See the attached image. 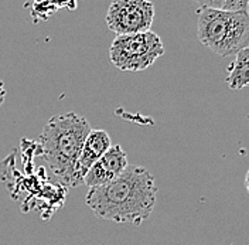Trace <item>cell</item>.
Masks as SVG:
<instances>
[{"label": "cell", "mask_w": 249, "mask_h": 245, "mask_svg": "<svg viewBox=\"0 0 249 245\" xmlns=\"http://www.w3.org/2000/svg\"><path fill=\"white\" fill-rule=\"evenodd\" d=\"M157 187L153 174L142 166H127L110 183L89 188L85 203L101 220L140 226L156 206Z\"/></svg>", "instance_id": "1"}, {"label": "cell", "mask_w": 249, "mask_h": 245, "mask_svg": "<svg viewBox=\"0 0 249 245\" xmlns=\"http://www.w3.org/2000/svg\"><path fill=\"white\" fill-rule=\"evenodd\" d=\"M91 129L87 118L75 112H67L50 118L41 131L38 138L40 156L46 160L51 176L64 187L79 184L75 166Z\"/></svg>", "instance_id": "2"}, {"label": "cell", "mask_w": 249, "mask_h": 245, "mask_svg": "<svg viewBox=\"0 0 249 245\" xmlns=\"http://www.w3.org/2000/svg\"><path fill=\"white\" fill-rule=\"evenodd\" d=\"M197 37L217 56H236L249 47V10L198 9Z\"/></svg>", "instance_id": "3"}, {"label": "cell", "mask_w": 249, "mask_h": 245, "mask_svg": "<svg viewBox=\"0 0 249 245\" xmlns=\"http://www.w3.org/2000/svg\"><path fill=\"white\" fill-rule=\"evenodd\" d=\"M164 54L161 38L155 31L116 36L109 48L110 62L121 71L139 73L152 67Z\"/></svg>", "instance_id": "4"}, {"label": "cell", "mask_w": 249, "mask_h": 245, "mask_svg": "<svg viewBox=\"0 0 249 245\" xmlns=\"http://www.w3.org/2000/svg\"><path fill=\"white\" fill-rule=\"evenodd\" d=\"M155 20L150 0H112L105 17L107 26L116 36L149 31Z\"/></svg>", "instance_id": "5"}, {"label": "cell", "mask_w": 249, "mask_h": 245, "mask_svg": "<svg viewBox=\"0 0 249 245\" xmlns=\"http://www.w3.org/2000/svg\"><path fill=\"white\" fill-rule=\"evenodd\" d=\"M127 166V154L122 149V146L112 145L108 152L102 154L89 168L87 174L84 176L82 183L89 188L108 184L119 177Z\"/></svg>", "instance_id": "6"}, {"label": "cell", "mask_w": 249, "mask_h": 245, "mask_svg": "<svg viewBox=\"0 0 249 245\" xmlns=\"http://www.w3.org/2000/svg\"><path fill=\"white\" fill-rule=\"evenodd\" d=\"M110 146H112V140L107 131L91 129V132L88 133V136L82 145L81 153L77 160V166H75V176L79 183H82L84 176L87 174L89 168L102 154L108 152Z\"/></svg>", "instance_id": "7"}, {"label": "cell", "mask_w": 249, "mask_h": 245, "mask_svg": "<svg viewBox=\"0 0 249 245\" xmlns=\"http://www.w3.org/2000/svg\"><path fill=\"white\" fill-rule=\"evenodd\" d=\"M227 84L230 90H242L249 85V47L236 53L228 68Z\"/></svg>", "instance_id": "8"}, {"label": "cell", "mask_w": 249, "mask_h": 245, "mask_svg": "<svg viewBox=\"0 0 249 245\" xmlns=\"http://www.w3.org/2000/svg\"><path fill=\"white\" fill-rule=\"evenodd\" d=\"M249 0H225L224 10H248Z\"/></svg>", "instance_id": "9"}, {"label": "cell", "mask_w": 249, "mask_h": 245, "mask_svg": "<svg viewBox=\"0 0 249 245\" xmlns=\"http://www.w3.org/2000/svg\"><path fill=\"white\" fill-rule=\"evenodd\" d=\"M200 9H222L225 0H193Z\"/></svg>", "instance_id": "10"}, {"label": "cell", "mask_w": 249, "mask_h": 245, "mask_svg": "<svg viewBox=\"0 0 249 245\" xmlns=\"http://www.w3.org/2000/svg\"><path fill=\"white\" fill-rule=\"evenodd\" d=\"M4 98H6V90H4V84L0 78V108L4 104Z\"/></svg>", "instance_id": "11"}, {"label": "cell", "mask_w": 249, "mask_h": 245, "mask_svg": "<svg viewBox=\"0 0 249 245\" xmlns=\"http://www.w3.org/2000/svg\"><path fill=\"white\" fill-rule=\"evenodd\" d=\"M244 186H245L247 191H248V193H249V168H248V171H247V174H245V180H244Z\"/></svg>", "instance_id": "12"}]
</instances>
